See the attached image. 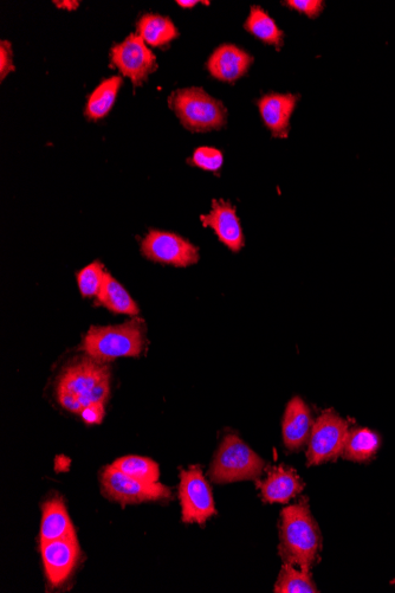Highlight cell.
<instances>
[{"label":"cell","instance_id":"7c38bea8","mask_svg":"<svg viewBox=\"0 0 395 593\" xmlns=\"http://www.w3.org/2000/svg\"><path fill=\"white\" fill-rule=\"evenodd\" d=\"M205 228L215 231L218 240L228 247L232 253H239L245 246V238L236 208L223 199L212 202L210 214L200 217Z\"/></svg>","mask_w":395,"mask_h":593},{"label":"cell","instance_id":"52a82bcc","mask_svg":"<svg viewBox=\"0 0 395 593\" xmlns=\"http://www.w3.org/2000/svg\"><path fill=\"white\" fill-rule=\"evenodd\" d=\"M179 496L186 524L203 525L217 513L209 482L197 466L181 470Z\"/></svg>","mask_w":395,"mask_h":593},{"label":"cell","instance_id":"6da1fadb","mask_svg":"<svg viewBox=\"0 0 395 593\" xmlns=\"http://www.w3.org/2000/svg\"><path fill=\"white\" fill-rule=\"evenodd\" d=\"M280 538L283 562L310 571L319 556L322 537L307 499L283 509Z\"/></svg>","mask_w":395,"mask_h":593},{"label":"cell","instance_id":"8fae6325","mask_svg":"<svg viewBox=\"0 0 395 593\" xmlns=\"http://www.w3.org/2000/svg\"><path fill=\"white\" fill-rule=\"evenodd\" d=\"M41 553L45 575L56 588L66 582L79 560V541L76 537L47 541L41 543Z\"/></svg>","mask_w":395,"mask_h":593},{"label":"cell","instance_id":"9a60e30c","mask_svg":"<svg viewBox=\"0 0 395 593\" xmlns=\"http://www.w3.org/2000/svg\"><path fill=\"white\" fill-rule=\"evenodd\" d=\"M314 421L308 405L300 397H294L284 412L283 442L289 450H299L312 435Z\"/></svg>","mask_w":395,"mask_h":593},{"label":"cell","instance_id":"8992f818","mask_svg":"<svg viewBox=\"0 0 395 593\" xmlns=\"http://www.w3.org/2000/svg\"><path fill=\"white\" fill-rule=\"evenodd\" d=\"M349 433L348 422L326 410L314 423L307 450L308 466L333 461L342 455Z\"/></svg>","mask_w":395,"mask_h":593},{"label":"cell","instance_id":"4dcf8cb0","mask_svg":"<svg viewBox=\"0 0 395 593\" xmlns=\"http://www.w3.org/2000/svg\"><path fill=\"white\" fill-rule=\"evenodd\" d=\"M199 2H197V0H186V2H184V0H179V2H177V4L179 6H181V8H185V9H191L193 8V6H196Z\"/></svg>","mask_w":395,"mask_h":593},{"label":"cell","instance_id":"9c48e42d","mask_svg":"<svg viewBox=\"0 0 395 593\" xmlns=\"http://www.w3.org/2000/svg\"><path fill=\"white\" fill-rule=\"evenodd\" d=\"M141 253L146 259L177 268L193 266L199 261V249L173 232L151 230L141 241Z\"/></svg>","mask_w":395,"mask_h":593},{"label":"cell","instance_id":"7a4b0ae2","mask_svg":"<svg viewBox=\"0 0 395 593\" xmlns=\"http://www.w3.org/2000/svg\"><path fill=\"white\" fill-rule=\"evenodd\" d=\"M109 369L92 358L71 365L57 384L58 402L74 414L93 405H105L109 397Z\"/></svg>","mask_w":395,"mask_h":593},{"label":"cell","instance_id":"e0dca14e","mask_svg":"<svg viewBox=\"0 0 395 593\" xmlns=\"http://www.w3.org/2000/svg\"><path fill=\"white\" fill-rule=\"evenodd\" d=\"M41 543L47 541L76 537L73 522L69 518L62 498H51L43 506L41 522Z\"/></svg>","mask_w":395,"mask_h":593},{"label":"cell","instance_id":"1f68e13d","mask_svg":"<svg viewBox=\"0 0 395 593\" xmlns=\"http://www.w3.org/2000/svg\"><path fill=\"white\" fill-rule=\"evenodd\" d=\"M391 584L395 586V579L392 580Z\"/></svg>","mask_w":395,"mask_h":593},{"label":"cell","instance_id":"4fadbf2b","mask_svg":"<svg viewBox=\"0 0 395 593\" xmlns=\"http://www.w3.org/2000/svg\"><path fill=\"white\" fill-rule=\"evenodd\" d=\"M300 95L270 93L257 101L259 114L274 138L287 139L290 120Z\"/></svg>","mask_w":395,"mask_h":593},{"label":"cell","instance_id":"ac0fdd59","mask_svg":"<svg viewBox=\"0 0 395 593\" xmlns=\"http://www.w3.org/2000/svg\"><path fill=\"white\" fill-rule=\"evenodd\" d=\"M97 302L115 314L129 315L134 318L140 314L137 302L134 301L131 294L108 272L101 292L97 296Z\"/></svg>","mask_w":395,"mask_h":593},{"label":"cell","instance_id":"5bb4252c","mask_svg":"<svg viewBox=\"0 0 395 593\" xmlns=\"http://www.w3.org/2000/svg\"><path fill=\"white\" fill-rule=\"evenodd\" d=\"M254 57L237 45H220L210 56L206 68L216 80L235 83L248 74Z\"/></svg>","mask_w":395,"mask_h":593},{"label":"cell","instance_id":"f1b7e54d","mask_svg":"<svg viewBox=\"0 0 395 593\" xmlns=\"http://www.w3.org/2000/svg\"><path fill=\"white\" fill-rule=\"evenodd\" d=\"M103 416H105V405L89 406V408L83 410L81 414L83 421L88 424L101 423Z\"/></svg>","mask_w":395,"mask_h":593},{"label":"cell","instance_id":"277c9868","mask_svg":"<svg viewBox=\"0 0 395 593\" xmlns=\"http://www.w3.org/2000/svg\"><path fill=\"white\" fill-rule=\"evenodd\" d=\"M168 105L180 124L193 133L222 130L228 122V111L222 101L212 98L203 88H184L173 92Z\"/></svg>","mask_w":395,"mask_h":593},{"label":"cell","instance_id":"44dd1931","mask_svg":"<svg viewBox=\"0 0 395 593\" xmlns=\"http://www.w3.org/2000/svg\"><path fill=\"white\" fill-rule=\"evenodd\" d=\"M380 444V436L371 429L349 430L345 448L342 451L343 459L354 462L371 460L378 453Z\"/></svg>","mask_w":395,"mask_h":593},{"label":"cell","instance_id":"cb8c5ba5","mask_svg":"<svg viewBox=\"0 0 395 593\" xmlns=\"http://www.w3.org/2000/svg\"><path fill=\"white\" fill-rule=\"evenodd\" d=\"M112 467L118 469L119 472L131 476V478L155 483L159 482L160 469L157 463L147 457L142 456H125L116 460Z\"/></svg>","mask_w":395,"mask_h":593},{"label":"cell","instance_id":"30bf717a","mask_svg":"<svg viewBox=\"0 0 395 593\" xmlns=\"http://www.w3.org/2000/svg\"><path fill=\"white\" fill-rule=\"evenodd\" d=\"M110 61L123 76L131 79L134 87L142 86L158 68L157 57L147 48L144 40L134 34L110 49Z\"/></svg>","mask_w":395,"mask_h":593},{"label":"cell","instance_id":"3957f363","mask_svg":"<svg viewBox=\"0 0 395 593\" xmlns=\"http://www.w3.org/2000/svg\"><path fill=\"white\" fill-rule=\"evenodd\" d=\"M145 346V325L133 319L118 326L90 327L81 350L97 362L107 363L125 357H139Z\"/></svg>","mask_w":395,"mask_h":593},{"label":"cell","instance_id":"83f0119b","mask_svg":"<svg viewBox=\"0 0 395 593\" xmlns=\"http://www.w3.org/2000/svg\"><path fill=\"white\" fill-rule=\"evenodd\" d=\"M15 66L12 62V47L8 41L0 43V79L5 80L11 72H14Z\"/></svg>","mask_w":395,"mask_h":593},{"label":"cell","instance_id":"2e32d148","mask_svg":"<svg viewBox=\"0 0 395 593\" xmlns=\"http://www.w3.org/2000/svg\"><path fill=\"white\" fill-rule=\"evenodd\" d=\"M257 486L267 504H287L303 491L304 483L293 468L280 466L270 469L267 479Z\"/></svg>","mask_w":395,"mask_h":593},{"label":"cell","instance_id":"484cf974","mask_svg":"<svg viewBox=\"0 0 395 593\" xmlns=\"http://www.w3.org/2000/svg\"><path fill=\"white\" fill-rule=\"evenodd\" d=\"M187 163L204 171L218 172L224 163L223 153L213 147H199Z\"/></svg>","mask_w":395,"mask_h":593},{"label":"cell","instance_id":"4316f807","mask_svg":"<svg viewBox=\"0 0 395 593\" xmlns=\"http://www.w3.org/2000/svg\"><path fill=\"white\" fill-rule=\"evenodd\" d=\"M283 5L312 19L319 17L325 9V2L320 0H289V2H283Z\"/></svg>","mask_w":395,"mask_h":593},{"label":"cell","instance_id":"d6986e66","mask_svg":"<svg viewBox=\"0 0 395 593\" xmlns=\"http://www.w3.org/2000/svg\"><path fill=\"white\" fill-rule=\"evenodd\" d=\"M138 35L151 47L163 48L179 37V31L170 18L146 14L139 19Z\"/></svg>","mask_w":395,"mask_h":593},{"label":"cell","instance_id":"5b68a950","mask_svg":"<svg viewBox=\"0 0 395 593\" xmlns=\"http://www.w3.org/2000/svg\"><path fill=\"white\" fill-rule=\"evenodd\" d=\"M264 461L236 435L224 438L210 468L213 482L230 483L256 480L262 475Z\"/></svg>","mask_w":395,"mask_h":593},{"label":"cell","instance_id":"603a6c76","mask_svg":"<svg viewBox=\"0 0 395 593\" xmlns=\"http://www.w3.org/2000/svg\"><path fill=\"white\" fill-rule=\"evenodd\" d=\"M277 593H316V585L309 570H297L295 565L284 563L275 585Z\"/></svg>","mask_w":395,"mask_h":593},{"label":"cell","instance_id":"d4e9b609","mask_svg":"<svg viewBox=\"0 0 395 593\" xmlns=\"http://www.w3.org/2000/svg\"><path fill=\"white\" fill-rule=\"evenodd\" d=\"M107 272L100 261L90 263L77 273V285L83 298H94L99 296L103 283H105Z\"/></svg>","mask_w":395,"mask_h":593},{"label":"cell","instance_id":"7402d4cb","mask_svg":"<svg viewBox=\"0 0 395 593\" xmlns=\"http://www.w3.org/2000/svg\"><path fill=\"white\" fill-rule=\"evenodd\" d=\"M244 29L265 44L274 45L277 50L283 47L284 34L277 27L274 19L261 6H251L250 15L244 23Z\"/></svg>","mask_w":395,"mask_h":593},{"label":"cell","instance_id":"ffe728a7","mask_svg":"<svg viewBox=\"0 0 395 593\" xmlns=\"http://www.w3.org/2000/svg\"><path fill=\"white\" fill-rule=\"evenodd\" d=\"M122 83L121 76H112L95 88L94 92L89 95L86 109H84L88 120L97 121L106 118L118 98Z\"/></svg>","mask_w":395,"mask_h":593},{"label":"cell","instance_id":"ba28073f","mask_svg":"<svg viewBox=\"0 0 395 593\" xmlns=\"http://www.w3.org/2000/svg\"><path fill=\"white\" fill-rule=\"evenodd\" d=\"M101 481L103 492L108 498L119 502L122 506L165 500L172 496L170 488L161 483H148L131 478L112 466L103 470Z\"/></svg>","mask_w":395,"mask_h":593},{"label":"cell","instance_id":"f546056e","mask_svg":"<svg viewBox=\"0 0 395 593\" xmlns=\"http://www.w3.org/2000/svg\"><path fill=\"white\" fill-rule=\"evenodd\" d=\"M57 8L73 11L79 8L80 2H73V0H64V2H54Z\"/></svg>","mask_w":395,"mask_h":593}]
</instances>
